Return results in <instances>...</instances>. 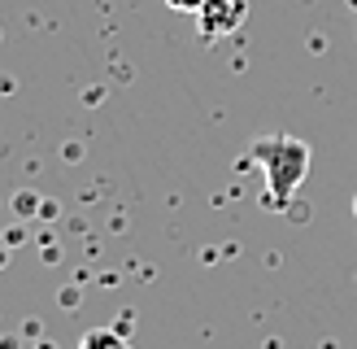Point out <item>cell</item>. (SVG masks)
Segmentation results:
<instances>
[{
    "instance_id": "1",
    "label": "cell",
    "mask_w": 357,
    "mask_h": 349,
    "mask_svg": "<svg viewBox=\"0 0 357 349\" xmlns=\"http://www.w3.org/2000/svg\"><path fill=\"white\" fill-rule=\"evenodd\" d=\"M253 162L266 170V201L283 209L310 174V144L296 135H261L253 140Z\"/></svg>"
},
{
    "instance_id": "2",
    "label": "cell",
    "mask_w": 357,
    "mask_h": 349,
    "mask_svg": "<svg viewBox=\"0 0 357 349\" xmlns=\"http://www.w3.org/2000/svg\"><path fill=\"white\" fill-rule=\"evenodd\" d=\"M248 17V0H205L201 9H196V27H201V35L213 44L222 40V35H236L244 27Z\"/></svg>"
},
{
    "instance_id": "3",
    "label": "cell",
    "mask_w": 357,
    "mask_h": 349,
    "mask_svg": "<svg viewBox=\"0 0 357 349\" xmlns=\"http://www.w3.org/2000/svg\"><path fill=\"white\" fill-rule=\"evenodd\" d=\"M79 349H131V345L122 341V332H114V327H92L79 341Z\"/></svg>"
},
{
    "instance_id": "4",
    "label": "cell",
    "mask_w": 357,
    "mask_h": 349,
    "mask_svg": "<svg viewBox=\"0 0 357 349\" xmlns=\"http://www.w3.org/2000/svg\"><path fill=\"white\" fill-rule=\"evenodd\" d=\"M166 5H170V9H178V13H196V9L205 5V0H166Z\"/></svg>"
},
{
    "instance_id": "5",
    "label": "cell",
    "mask_w": 357,
    "mask_h": 349,
    "mask_svg": "<svg viewBox=\"0 0 357 349\" xmlns=\"http://www.w3.org/2000/svg\"><path fill=\"white\" fill-rule=\"evenodd\" d=\"M353 218H357V197H353Z\"/></svg>"
}]
</instances>
